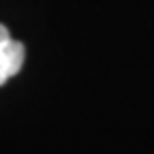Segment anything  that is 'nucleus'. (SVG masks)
<instances>
[{"label": "nucleus", "mask_w": 154, "mask_h": 154, "mask_svg": "<svg viewBox=\"0 0 154 154\" xmlns=\"http://www.w3.org/2000/svg\"><path fill=\"white\" fill-rule=\"evenodd\" d=\"M7 38H11V34H9V30H7L2 24H0V43H2V41H7Z\"/></svg>", "instance_id": "f03ea898"}, {"label": "nucleus", "mask_w": 154, "mask_h": 154, "mask_svg": "<svg viewBox=\"0 0 154 154\" xmlns=\"http://www.w3.org/2000/svg\"><path fill=\"white\" fill-rule=\"evenodd\" d=\"M24 58H26V47L19 41L7 38V41L0 43V86L19 73Z\"/></svg>", "instance_id": "f257e3e1"}]
</instances>
